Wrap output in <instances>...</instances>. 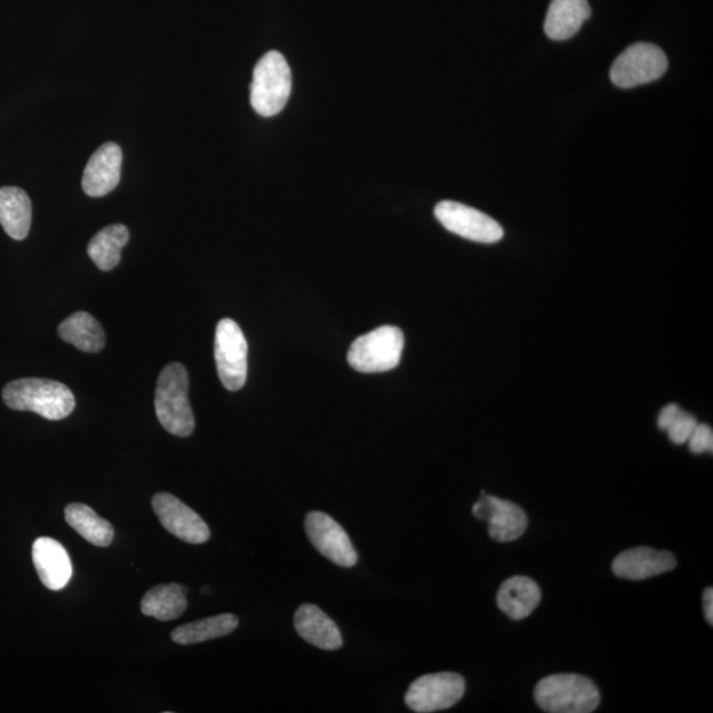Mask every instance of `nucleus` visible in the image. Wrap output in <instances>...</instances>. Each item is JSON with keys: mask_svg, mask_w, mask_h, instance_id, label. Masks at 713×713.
Here are the masks:
<instances>
[{"mask_svg": "<svg viewBox=\"0 0 713 713\" xmlns=\"http://www.w3.org/2000/svg\"><path fill=\"white\" fill-rule=\"evenodd\" d=\"M3 402L16 411H31L48 421L65 420L73 413L75 397L72 390L60 383L43 379H23L7 383Z\"/></svg>", "mask_w": 713, "mask_h": 713, "instance_id": "f257e3e1", "label": "nucleus"}, {"mask_svg": "<svg viewBox=\"0 0 713 713\" xmlns=\"http://www.w3.org/2000/svg\"><path fill=\"white\" fill-rule=\"evenodd\" d=\"M189 380L182 363H169L162 370L155 392V411L164 430L177 437L195 431V415L188 400Z\"/></svg>", "mask_w": 713, "mask_h": 713, "instance_id": "f03ea898", "label": "nucleus"}, {"mask_svg": "<svg viewBox=\"0 0 713 713\" xmlns=\"http://www.w3.org/2000/svg\"><path fill=\"white\" fill-rule=\"evenodd\" d=\"M534 696L539 707L550 713H591L599 707L601 698L591 679L576 674L541 679Z\"/></svg>", "mask_w": 713, "mask_h": 713, "instance_id": "7ed1b4c3", "label": "nucleus"}, {"mask_svg": "<svg viewBox=\"0 0 713 713\" xmlns=\"http://www.w3.org/2000/svg\"><path fill=\"white\" fill-rule=\"evenodd\" d=\"M250 89L251 106L259 115L269 118L282 112L292 89L290 65L282 53L271 51L258 61Z\"/></svg>", "mask_w": 713, "mask_h": 713, "instance_id": "20e7f679", "label": "nucleus"}, {"mask_svg": "<svg viewBox=\"0 0 713 713\" xmlns=\"http://www.w3.org/2000/svg\"><path fill=\"white\" fill-rule=\"evenodd\" d=\"M404 335L400 328L383 326L356 339L348 352L355 372L385 373L400 365Z\"/></svg>", "mask_w": 713, "mask_h": 713, "instance_id": "39448f33", "label": "nucleus"}, {"mask_svg": "<svg viewBox=\"0 0 713 713\" xmlns=\"http://www.w3.org/2000/svg\"><path fill=\"white\" fill-rule=\"evenodd\" d=\"M249 347L242 329L231 319H223L216 328L215 359L225 389L238 392L248 380Z\"/></svg>", "mask_w": 713, "mask_h": 713, "instance_id": "423d86ee", "label": "nucleus"}, {"mask_svg": "<svg viewBox=\"0 0 713 713\" xmlns=\"http://www.w3.org/2000/svg\"><path fill=\"white\" fill-rule=\"evenodd\" d=\"M668 66L666 54L660 46L633 44L616 59L610 70V80L621 89L636 87L661 79Z\"/></svg>", "mask_w": 713, "mask_h": 713, "instance_id": "0eeeda50", "label": "nucleus"}, {"mask_svg": "<svg viewBox=\"0 0 713 713\" xmlns=\"http://www.w3.org/2000/svg\"><path fill=\"white\" fill-rule=\"evenodd\" d=\"M465 681L455 673H436L417 678L410 685L404 702L411 711L431 713L448 710L462 701Z\"/></svg>", "mask_w": 713, "mask_h": 713, "instance_id": "6e6552de", "label": "nucleus"}, {"mask_svg": "<svg viewBox=\"0 0 713 713\" xmlns=\"http://www.w3.org/2000/svg\"><path fill=\"white\" fill-rule=\"evenodd\" d=\"M435 217L445 229L469 241L496 244L504 237V229L496 219L475 208L455 202L436 205Z\"/></svg>", "mask_w": 713, "mask_h": 713, "instance_id": "1a4fd4ad", "label": "nucleus"}, {"mask_svg": "<svg viewBox=\"0 0 713 713\" xmlns=\"http://www.w3.org/2000/svg\"><path fill=\"white\" fill-rule=\"evenodd\" d=\"M306 533L312 546L339 567L352 568L359 561L351 538L342 526L328 514L311 512L306 517Z\"/></svg>", "mask_w": 713, "mask_h": 713, "instance_id": "9d476101", "label": "nucleus"}, {"mask_svg": "<svg viewBox=\"0 0 713 713\" xmlns=\"http://www.w3.org/2000/svg\"><path fill=\"white\" fill-rule=\"evenodd\" d=\"M153 509L164 529L190 545H203L210 538L209 526L189 506L169 493L153 497Z\"/></svg>", "mask_w": 713, "mask_h": 713, "instance_id": "9b49d317", "label": "nucleus"}, {"mask_svg": "<svg viewBox=\"0 0 713 713\" xmlns=\"http://www.w3.org/2000/svg\"><path fill=\"white\" fill-rule=\"evenodd\" d=\"M472 512L477 519L488 523L490 538L500 544L523 537L529 524L526 513L518 505L495 496H486L485 492H482V497Z\"/></svg>", "mask_w": 713, "mask_h": 713, "instance_id": "f8f14e48", "label": "nucleus"}, {"mask_svg": "<svg viewBox=\"0 0 713 713\" xmlns=\"http://www.w3.org/2000/svg\"><path fill=\"white\" fill-rule=\"evenodd\" d=\"M123 154L118 144L105 143L87 162L82 189L91 197H102L116 188L121 180Z\"/></svg>", "mask_w": 713, "mask_h": 713, "instance_id": "ddd939ff", "label": "nucleus"}, {"mask_svg": "<svg viewBox=\"0 0 713 713\" xmlns=\"http://www.w3.org/2000/svg\"><path fill=\"white\" fill-rule=\"evenodd\" d=\"M32 560L41 582L51 591H61L72 578V561L63 545L43 537L32 546Z\"/></svg>", "mask_w": 713, "mask_h": 713, "instance_id": "4468645a", "label": "nucleus"}, {"mask_svg": "<svg viewBox=\"0 0 713 713\" xmlns=\"http://www.w3.org/2000/svg\"><path fill=\"white\" fill-rule=\"evenodd\" d=\"M675 567L673 554L650 547H636L621 552L613 560L612 570L621 579L644 580L674 570Z\"/></svg>", "mask_w": 713, "mask_h": 713, "instance_id": "2eb2a0df", "label": "nucleus"}, {"mask_svg": "<svg viewBox=\"0 0 713 713\" xmlns=\"http://www.w3.org/2000/svg\"><path fill=\"white\" fill-rule=\"evenodd\" d=\"M298 634L322 650L334 651L342 647V636L335 622L313 604L300 606L293 617Z\"/></svg>", "mask_w": 713, "mask_h": 713, "instance_id": "dca6fc26", "label": "nucleus"}, {"mask_svg": "<svg viewBox=\"0 0 713 713\" xmlns=\"http://www.w3.org/2000/svg\"><path fill=\"white\" fill-rule=\"evenodd\" d=\"M540 588L526 576H514L499 587L497 606L514 621L527 619L539 606Z\"/></svg>", "mask_w": 713, "mask_h": 713, "instance_id": "f3484780", "label": "nucleus"}, {"mask_svg": "<svg viewBox=\"0 0 713 713\" xmlns=\"http://www.w3.org/2000/svg\"><path fill=\"white\" fill-rule=\"evenodd\" d=\"M591 13L588 0H552L545 22L546 35L557 41L571 39Z\"/></svg>", "mask_w": 713, "mask_h": 713, "instance_id": "a211bd4d", "label": "nucleus"}, {"mask_svg": "<svg viewBox=\"0 0 713 713\" xmlns=\"http://www.w3.org/2000/svg\"><path fill=\"white\" fill-rule=\"evenodd\" d=\"M32 204L29 195L17 187L0 188V225L12 239L23 241L29 236Z\"/></svg>", "mask_w": 713, "mask_h": 713, "instance_id": "6ab92c4d", "label": "nucleus"}, {"mask_svg": "<svg viewBox=\"0 0 713 713\" xmlns=\"http://www.w3.org/2000/svg\"><path fill=\"white\" fill-rule=\"evenodd\" d=\"M187 592L177 582L151 588L142 600V613L159 621L176 620L188 608Z\"/></svg>", "mask_w": 713, "mask_h": 713, "instance_id": "aec40b11", "label": "nucleus"}, {"mask_svg": "<svg viewBox=\"0 0 713 713\" xmlns=\"http://www.w3.org/2000/svg\"><path fill=\"white\" fill-rule=\"evenodd\" d=\"M61 340L70 342L81 352L97 353L105 347L104 329L91 313L75 312L59 326Z\"/></svg>", "mask_w": 713, "mask_h": 713, "instance_id": "412c9836", "label": "nucleus"}, {"mask_svg": "<svg viewBox=\"0 0 713 713\" xmlns=\"http://www.w3.org/2000/svg\"><path fill=\"white\" fill-rule=\"evenodd\" d=\"M66 524L78 531L82 538L97 547H108L113 544L114 529L112 524L101 518L92 507L84 504H71L65 507Z\"/></svg>", "mask_w": 713, "mask_h": 713, "instance_id": "4be33fe9", "label": "nucleus"}, {"mask_svg": "<svg viewBox=\"0 0 713 713\" xmlns=\"http://www.w3.org/2000/svg\"><path fill=\"white\" fill-rule=\"evenodd\" d=\"M130 239L125 225L115 224L97 232L87 245V256L102 271H112L121 262L122 249Z\"/></svg>", "mask_w": 713, "mask_h": 713, "instance_id": "5701e85b", "label": "nucleus"}, {"mask_svg": "<svg viewBox=\"0 0 713 713\" xmlns=\"http://www.w3.org/2000/svg\"><path fill=\"white\" fill-rule=\"evenodd\" d=\"M238 617L231 613L209 617V619L185 623L170 634L177 644H195L205 641L221 639L229 636L238 628Z\"/></svg>", "mask_w": 713, "mask_h": 713, "instance_id": "b1692460", "label": "nucleus"}, {"mask_svg": "<svg viewBox=\"0 0 713 713\" xmlns=\"http://www.w3.org/2000/svg\"><path fill=\"white\" fill-rule=\"evenodd\" d=\"M696 426V417L681 410L675 416V420L671 422L669 427L664 431L668 432L671 442L676 445H682L689 442V438Z\"/></svg>", "mask_w": 713, "mask_h": 713, "instance_id": "393cba45", "label": "nucleus"}, {"mask_svg": "<svg viewBox=\"0 0 713 713\" xmlns=\"http://www.w3.org/2000/svg\"><path fill=\"white\" fill-rule=\"evenodd\" d=\"M689 448L692 454L701 455L713 451V432L707 424H698L689 438Z\"/></svg>", "mask_w": 713, "mask_h": 713, "instance_id": "a878e982", "label": "nucleus"}, {"mask_svg": "<svg viewBox=\"0 0 713 713\" xmlns=\"http://www.w3.org/2000/svg\"><path fill=\"white\" fill-rule=\"evenodd\" d=\"M682 409L678 404H669V406L663 407L660 416H658V427L662 431L669 427V424L675 420V416L679 414V411Z\"/></svg>", "mask_w": 713, "mask_h": 713, "instance_id": "bb28decb", "label": "nucleus"}, {"mask_svg": "<svg viewBox=\"0 0 713 713\" xmlns=\"http://www.w3.org/2000/svg\"><path fill=\"white\" fill-rule=\"evenodd\" d=\"M703 606H704L705 619H707L710 626H712V622H713V589L712 588L705 589L704 596H703Z\"/></svg>", "mask_w": 713, "mask_h": 713, "instance_id": "cd10ccee", "label": "nucleus"}]
</instances>
